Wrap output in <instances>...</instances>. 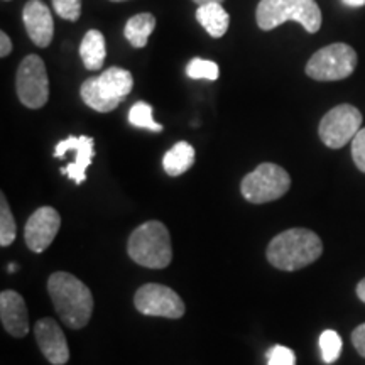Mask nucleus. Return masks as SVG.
Masks as SVG:
<instances>
[{
	"instance_id": "nucleus-21",
	"label": "nucleus",
	"mask_w": 365,
	"mask_h": 365,
	"mask_svg": "<svg viewBox=\"0 0 365 365\" xmlns=\"http://www.w3.org/2000/svg\"><path fill=\"white\" fill-rule=\"evenodd\" d=\"M17 237V225L11 207H9L6 195H0V245L9 247Z\"/></svg>"
},
{
	"instance_id": "nucleus-23",
	"label": "nucleus",
	"mask_w": 365,
	"mask_h": 365,
	"mask_svg": "<svg viewBox=\"0 0 365 365\" xmlns=\"http://www.w3.org/2000/svg\"><path fill=\"white\" fill-rule=\"evenodd\" d=\"M341 339L335 330H325L319 335V350H322V359L325 364L336 362L341 354Z\"/></svg>"
},
{
	"instance_id": "nucleus-26",
	"label": "nucleus",
	"mask_w": 365,
	"mask_h": 365,
	"mask_svg": "<svg viewBox=\"0 0 365 365\" xmlns=\"http://www.w3.org/2000/svg\"><path fill=\"white\" fill-rule=\"evenodd\" d=\"M352 158L355 166L365 173V127L359 130V134L352 140Z\"/></svg>"
},
{
	"instance_id": "nucleus-31",
	"label": "nucleus",
	"mask_w": 365,
	"mask_h": 365,
	"mask_svg": "<svg viewBox=\"0 0 365 365\" xmlns=\"http://www.w3.org/2000/svg\"><path fill=\"white\" fill-rule=\"evenodd\" d=\"M193 2L196 4V6H205V4H213V2L222 4L223 0H193Z\"/></svg>"
},
{
	"instance_id": "nucleus-14",
	"label": "nucleus",
	"mask_w": 365,
	"mask_h": 365,
	"mask_svg": "<svg viewBox=\"0 0 365 365\" xmlns=\"http://www.w3.org/2000/svg\"><path fill=\"white\" fill-rule=\"evenodd\" d=\"M22 21L31 41L38 48H48L54 36V21L43 0H29L22 11Z\"/></svg>"
},
{
	"instance_id": "nucleus-11",
	"label": "nucleus",
	"mask_w": 365,
	"mask_h": 365,
	"mask_svg": "<svg viewBox=\"0 0 365 365\" xmlns=\"http://www.w3.org/2000/svg\"><path fill=\"white\" fill-rule=\"evenodd\" d=\"M68 153H73V161L61 170L75 185H83L86 180V170L93 161L95 156V140L93 137L70 135L65 140L58 143L54 149V158H65Z\"/></svg>"
},
{
	"instance_id": "nucleus-13",
	"label": "nucleus",
	"mask_w": 365,
	"mask_h": 365,
	"mask_svg": "<svg viewBox=\"0 0 365 365\" xmlns=\"http://www.w3.org/2000/svg\"><path fill=\"white\" fill-rule=\"evenodd\" d=\"M34 336L49 364L65 365L70 360V346L56 319L41 318L39 322H36Z\"/></svg>"
},
{
	"instance_id": "nucleus-6",
	"label": "nucleus",
	"mask_w": 365,
	"mask_h": 365,
	"mask_svg": "<svg viewBox=\"0 0 365 365\" xmlns=\"http://www.w3.org/2000/svg\"><path fill=\"white\" fill-rule=\"evenodd\" d=\"M291 188V176L284 168L262 163L240 182V193L249 203H271L284 196Z\"/></svg>"
},
{
	"instance_id": "nucleus-7",
	"label": "nucleus",
	"mask_w": 365,
	"mask_h": 365,
	"mask_svg": "<svg viewBox=\"0 0 365 365\" xmlns=\"http://www.w3.org/2000/svg\"><path fill=\"white\" fill-rule=\"evenodd\" d=\"M357 53L352 46L335 43L318 49L309 58L307 75L317 81H339L349 78L357 66Z\"/></svg>"
},
{
	"instance_id": "nucleus-22",
	"label": "nucleus",
	"mask_w": 365,
	"mask_h": 365,
	"mask_svg": "<svg viewBox=\"0 0 365 365\" xmlns=\"http://www.w3.org/2000/svg\"><path fill=\"white\" fill-rule=\"evenodd\" d=\"M186 75L191 80L217 81L218 76H220V68L215 61H210V59L193 58L186 66Z\"/></svg>"
},
{
	"instance_id": "nucleus-1",
	"label": "nucleus",
	"mask_w": 365,
	"mask_h": 365,
	"mask_svg": "<svg viewBox=\"0 0 365 365\" xmlns=\"http://www.w3.org/2000/svg\"><path fill=\"white\" fill-rule=\"evenodd\" d=\"M48 293L58 317L71 330L88 325L93 313V296L88 286L70 272H54L48 279Z\"/></svg>"
},
{
	"instance_id": "nucleus-16",
	"label": "nucleus",
	"mask_w": 365,
	"mask_h": 365,
	"mask_svg": "<svg viewBox=\"0 0 365 365\" xmlns=\"http://www.w3.org/2000/svg\"><path fill=\"white\" fill-rule=\"evenodd\" d=\"M196 21L215 39L225 36L228 26H230V16H228L222 4L217 2L198 6V9H196Z\"/></svg>"
},
{
	"instance_id": "nucleus-28",
	"label": "nucleus",
	"mask_w": 365,
	"mask_h": 365,
	"mask_svg": "<svg viewBox=\"0 0 365 365\" xmlns=\"http://www.w3.org/2000/svg\"><path fill=\"white\" fill-rule=\"evenodd\" d=\"M12 53V41L9 38L7 33H0V56L6 58Z\"/></svg>"
},
{
	"instance_id": "nucleus-15",
	"label": "nucleus",
	"mask_w": 365,
	"mask_h": 365,
	"mask_svg": "<svg viewBox=\"0 0 365 365\" xmlns=\"http://www.w3.org/2000/svg\"><path fill=\"white\" fill-rule=\"evenodd\" d=\"M0 319L2 327L14 339H24L29 333V313L26 301L16 291L6 289L0 294Z\"/></svg>"
},
{
	"instance_id": "nucleus-24",
	"label": "nucleus",
	"mask_w": 365,
	"mask_h": 365,
	"mask_svg": "<svg viewBox=\"0 0 365 365\" xmlns=\"http://www.w3.org/2000/svg\"><path fill=\"white\" fill-rule=\"evenodd\" d=\"M54 12L61 19L76 22L81 16V0H51Z\"/></svg>"
},
{
	"instance_id": "nucleus-3",
	"label": "nucleus",
	"mask_w": 365,
	"mask_h": 365,
	"mask_svg": "<svg viewBox=\"0 0 365 365\" xmlns=\"http://www.w3.org/2000/svg\"><path fill=\"white\" fill-rule=\"evenodd\" d=\"M127 254L139 266L164 269L173 261L171 237L163 222L150 220L132 232L127 242Z\"/></svg>"
},
{
	"instance_id": "nucleus-4",
	"label": "nucleus",
	"mask_w": 365,
	"mask_h": 365,
	"mask_svg": "<svg viewBox=\"0 0 365 365\" xmlns=\"http://www.w3.org/2000/svg\"><path fill=\"white\" fill-rule=\"evenodd\" d=\"M255 21L262 31H272L286 21H294L314 34L322 27V11L314 0H261Z\"/></svg>"
},
{
	"instance_id": "nucleus-9",
	"label": "nucleus",
	"mask_w": 365,
	"mask_h": 365,
	"mask_svg": "<svg viewBox=\"0 0 365 365\" xmlns=\"http://www.w3.org/2000/svg\"><path fill=\"white\" fill-rule=\"evenodd\" d=\"M362 113L350 103H341L325 113L318 127L322 143L330 149H341L359 134Z\"/></svg>"
},
{
	"instance_id": "nucleus-30",
	"label": "nucleus",
	"mask_w": 365,
	"mask_h": 365,
	"mask_svg": "<svg viewBox=\"0 0 365 365\" xmlns=\"http://www.w3.org/2000/svg\"><path fill=\"white\" fill-rule=\"evenodd\" d=\"M341 2H344L345 6H349V7H362V6H365V0H341Z\"/></svg>"
},
{
	"instance_id": "nucleus-17",
	"label": "nucleus",
	"mask_w": 365,
	"mask_h": 365,
	"mask_svg": "<svg viewBox=\"0 0 365 365\" xmlns=\"http://www.w3.org/2000/svg\"><path fill=\"white\" fill-rule=\"evenodd\" d=\"M107 49H105V36L97 29H90L81 39L80 58L86 70H100L105 63Z\"/></svg>"
},
{
	"instance_id": "nucleus-32",
	"label": "nucleus",
	"mask_w": 365,
	"mask_h": 365,
	"mask_svg": "<svg viewBox=\"0 0 365 365\" xmlns=\"http://www.w3.org/2000/svg\"><path fill=\"white\" fill-rule=\"evenodd\" d=\"M110 2H124V0H110Z\"/></svg>"
},
{
	"instance_id": "nucleus-27",
	"label": "nucleus",
	"mask_w": 365,
	"mask_h": 365,
	"mask_svg": "<svg viewBox=\"0 0 365 365\" xmlns=\"http://www.w3.org/2000/svg\"><path fill=\"white\" fill-rule=\"evenodd\" d=\"M352 344L355 350L365 359V323L359 325L352 333Z\"/></svg>"
},
{
	"instance_id": "nucleus-2",
	"label": "nucleus",
	"mask_w": 365,
	"mask_h": 365,
	"mask_svg": "<svg viewBox=\"0 0 365 365\" xmlns=\"http://www.w3.org/2000/svg\"><path fill=\"white\" fill-rule=\"evenodd\" d=\"M323 252L322 239L308 228H289L269 242L266 257L279 271H299L317 262Z\"/></svg>"
},
{
	"instance_id": "nucleus-10",
	"label": "nucleus",
	"mask_w": 365,
	"mask_h": 365,
	"mask_svg": "<svg viewBox=\"0 0 365 365\" xmlns=\"http://www.w3.org/2000/svg\"><path fill=\"white\" fill-rule=\"evenodd\" d=\"M134 304L137 312L145 317H163L178 319L185 314V303L171 287L164 284H149L140 286L134 296Z\"/></svg>"
},
{
	"instance_id": "nucleus-25",
	"label": "nucleus",
	"mask_w": 365,
	"mask_h": 365,
	"mask_svg": "<svg viewBox=\"0 0 365 365\" xmlns=\"http://www.w3.org/2000/svg\"><path fill=\"white\" fill-rule=\"evenodd\" d=\"M266 357L267 365H296V355L293 350L282 345L272 346Z\"/></svg>"
},
{
	"instance_id": "nucleus-12",
	"label": "nucleus",
	"mask_w": 365,
	"mask_h": 365,
	"mask_svg": "<svg viewBox=\"0 0 365 365\" xmlns=\"http://www.w3.org/2000/svg\"><path fill=\"white\" fill-rule=\"evenodd\" d=\"M61 227V217L53 207H41L36 210L24 228V239L29 250L34 254L44 252L53 244Z\"/></svg>"
},
{
	"instance_id": "nucleus-5",
	"label": "nucleus",
	"mask_w": 365,
	"mask_h": 365,
	"mask_svg": "<svg viewBox=\"0 0 365 365\" xmlns=\"http://www.w3.org/2000/svg\"><path fill=\"white\" fill-rule=\"evenodd\" d=\"M134 78L132 73L124 68L112 66L100 76L88 78L81 85L80 95L83 102L95 112L108 113L124 102L132 91Z\"/></svg>"
},
{
	"instance_id": "nucleus-8",
	"label": "nucleus",
	"mask_w": 365,
	"mask_h": 365,
	"mask_svg": "<svg viewBox=\"0 0 365 365\" xmlns=\"http://www.w3.org/2000/svg\"><path fill=\"white\" fill-rule=\"evenodd\" d=\"M16 90L21 103L27 108L44 107L49 100V80L44 61L38 54H29L17 68Z\"/></svg>"
},
{
	"instance_id": "nucleus-29",
	"label": "nucleus",
	"mask_w": 365,
	"mask_h": 365,
	"mask_svg": "<svg viewBox=\"0 0 365 365\" xmlns=\"http://www.w3.org/2000/svg\"><path fill=\"white\" fill-rule=\"evenodd\" d=\"M357 296L360 298V301H364L365 303V277L357 284Z\"/></svg>"
},
{
	"instance_id": "nucleus-19",
	"label": "nucleus",
	"mask_w": 365,
	"mask_h": 365,
	"mask_svg": "<svg viewBox=\"0 0 365 365\" xmlns=\"http://www.w3.org/2000/svg\"><path fill=\"white\" fill-rule=\"evenodd\" d=\"M156 29V17L153 14L143 12V14H137V16L130 17L127 21L124 34L125 39L129 41L132 48H145L148 44L149 36L153 34V31Z\"/></svg>"
},
{
	"instance_id": "nucleus-20",
	"label": "nucleus",
	"mask_w": 365,
	"mask_h": 365,
	"mask_svg": "<svg viewBox=\"0 0 365 365\" xmlns=\"http://www.w3.org/2000/svg\"><path fill=\"white\" fill-rule=\"evenodd\" d=\"M129 124L137 129H145L150 132H161L164 127L158 124L153 117V107L148 102H135L129 110Z\"/></svg>"
},
{
	"instance_id": "nucleus-18",
	"label": "nucleus",
	"mask_w": 365,
	"mask_h": 365,
	"mask_svg": "<svg viewBox=\"0 0 365 365\" xmlns=\"http://www.w3.org/2000/svg\"><path fill=\"white\" fill-rule=\"evenodd\" d=\"M195 149L193 145L186 140L176 143L173 148L164 154L163 168L170 176H181L195 164Z\"/></svg>"
}]
</instances>
